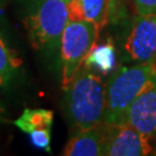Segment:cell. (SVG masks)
<instances>
[{
	"label": "cell",
	"mask_w": 156,
	"mask_h": 156,
	"mask_svg": "<svg viewBox=\"0 0 156 156\" xmlns=\"http://www.w3.org/2000/svg\"><path fill=\"white\" fill-rule=\"evenodd\" d=\"M151 139L127 124H105L104 156L151 155Z\"/></svg>",
	"instance_id": "6"
},
{
	"label": "cell",
	"mask_w": 156,
	"mask_h": 156,
	"mask_svg": "<svg viewBox=\"0 0 156 156\" xmlns=\"http://www.w3.org/2000/svg\"><path fill=\"white\" fill-rule=\"evenodd\" d=\"M7 119L5 118V108L2 106V103L0 101V123H6Z\"/></svg>",
	"instance_id": "15"
},
{
	"label": "cell",
	"mask_w": 156,
	"mask_h": 156,
	"mask_svg": "<svg viewBox=\"0 0 156 156\" xmlns=\"http://www.w3.org/2000/svg\"><path fill=\"white\" fill-rule=\"evenodd\" d=\"M68 21V0L33 1L23 23L34 50L56 56Z\"/></svg>",
	"instance_id": "3"
},
{
	"label": "cell",
	"mask_w": 156,
	"mask_h": 156,
	"mask_svg": "<svg viewBox=\"0 0 156 156\" xmlns=\"http://www.w3.org/2000/svg\"><path fill=\"white\" fill-rule=\"evenodd\" d=\"M4 1H7V0H0V4H2Z\"/></svg>",
	"instance_id": "16"
},
{
	"label": "cell",
	"mask_w": 156,
	"mask_h": 156,
	"mask_svg": "<svg viewBox=\"0 0 156 156\" xmlns=\"http://www.w3.org/2000/svg\"><path fill=\"white\" fill-rule=\"evenodd\" d=\"M31 142L35 147L39 149H44L45 151L50 153L51 147V129H37L29 134Z\"/></svg>",
	"instance_id": "13"
},
{
	"label": "cell",
	"mask_w": 156,
	"mask_h": 156,
	"mask_svg": "<svg viewBox=\"0 0 156 156\" xmlns=\"http://www.w3.org/2000/svg\"><path fill=\"white\" fill-rule=\"evenodd\" d=\"M65 91V112L74 132L104 122L105 82L94 69L83 64Z\"/></svg>",
	"instance_id": "1"
},
{
	"label": "cell",
	"mask_w": 156,
	"mask_h": 156,
	"mask_svg": "<svg viewBox=\"0 0 156 156\" xmlns=\"http://www.w3.org/2000/svg\"><path fill=\"white\" fill-rule=\"evenodd\" d=\"M100 30L96 24L86 20H69L64 30L60 43L62 88L66 90L98 38Z\"/></svg>",
	"instance_id": "4"
},
{
	"label": "cell",
	"mask_w": 156,
	"mask_h": 156,
	"mask_svg": "<svg viewBox=\"0 0 156 156\" xmlns=\"http://www.w3.org/2000/svg\"><path fill=\"white\" fill-rule=\"evenodd\" d=\"M156 84V59L113 69L105 82V124H117L133 101Z\"/></svg>",
	"instance_id": "2"
},
{
	"label": "cell",
	"mask_w": 156,
	"mask_h": 156,
	"mask_svg": "<svg viewBox=\"0 0 156 156\" xmlns=\"http://www.w3.org/2000/svg\"><path fill=\"white\" fill-rule=\"evenodd\" d=\"M33 1H37V0H33Z\"/></svg>",
	"instance_id": "17"
},
{
	"label": "cell",
	"mask_w": 156,
	"mask_h": 156,
	"mask_svg": "<svg viewBox=\"0 0 156 156\" xmlns=\"http://www.w3.org/2000/svg\"><path fill=\"white\" fill-rule=\"evenodd\" d=\"M22 64V58L14 49L8 46L5 38L0 35V88L5 89L11 84Z\"/></svg>",
	"instance_id": "10"
},
{
	"label": "cell",
	"mask_w": 156,
	"mask_h": 156,
	"mask_svg": "<svg viewBox=\"0 0 156 156\" xmlns=\"http://www.w3.org/2000/svg\"><path fill=\"white\" fill-rule=\"evenodd\" d=\"M124 64H138L156 59V15L136 14L128 22L120 42Z\"/></svg>",
	"instance_id": "5"
},
{
	"label": "cell",
	"mask_w": 156,
	"mask_h": 156,
	"mask_svg": "<svg viewBox=\"0 0 156 156\" xmlns=\"http://www.w3.org/2000/svg\"><path fill=\"white\" fill-rule=\"evenodd\" d=\"M84 65L90 67L91 69H97L102 73H108L111 71L115 65V48L109 42L106 44L96 46L90 51L89 56L87 57Z\"/></svg>",
	"instance_id": "12"
},
{
	"label": "cell",
	"mask_w": 156,
	"mask_h": 156,
	"mask_svg": "<svg viewBox=\"0 0 156 156\" xmlns=\"http://www.w3.org/2000/svg\"><path fill=\"white\" fill-rule=\"evenodd\" d=\"M110 5L111 0H68V17L95 23L101 33L109 21Z\"/></svg>",
	"instance_id": "9"
},
{
	"label": "cell",
	"mask_w": 156,
	"mask_h": 156,
	"mask_svg": "<svg viewBox=\"0 0 156 156\" xmlns=\"http://www.w3.org/2000/svg\"><path fill=\"white\" fill-rule=\"evenodd\" d=\"M13 124L22 132L28 134L37 129H51L53 124V111L27 108Z\"/></svg>",
	"instance_id": "11"
},
{
	"label": "cell",
	"mask_w": 156,
	"mask_h": 156,
	"mask_svg": "<svg viewBox=\"0 0 156 156\" xmlns=\"http://www.w3.org/2000/svg\"><path fill=\"white\" fill-rule=\"evenodd\" d=\"M105 144V124L101 123L94 127L74 132L67 141L64 156H103Z\"/></svg>",
	"instance_id": "8"
},
{
	"label": "cell",
	"mask_w": 156,
	"mask_h": 156,
	"mask_svg": "<svg viewBox=\"0 0 156 156\" xmlns=\"http://www.w3.org/2000/svg\"><path fill=\"white\" fill-rule=\"evenodd\" d=\"M136 14L156 15V0H132Z\"/></svg>",
	"instance_id": "14"
},
{
	"label": "cell",
	"mask_w": 156,
	"mask_h": 156,
	"mask_svg": "<svg viewBox=\"0 0 156 156\" xmlns=\"http://www.w3.org/2000/svg\"><path fill=\"white\" fill-rule=\"evenodd\" d=\"M117 124H127L149 138L156 136V84L139 95Z\"/></svg>",
	"instance_id": "7"
}]
</instances>
